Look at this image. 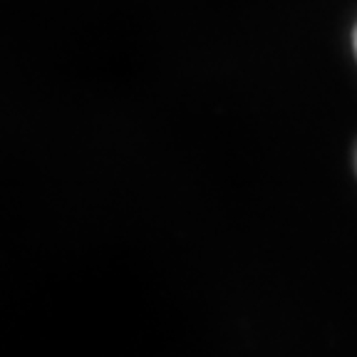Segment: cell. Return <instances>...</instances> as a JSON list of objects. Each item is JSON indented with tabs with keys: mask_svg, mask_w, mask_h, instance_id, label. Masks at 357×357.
I'll return each mask as SVG.
<instances>
[{
	"mask_svg": "<svg viewBox=\"0 0 357 357\" xmlns=\"http://www.w3.org/2000/svg\"><path fill=\"white\" fill-rule=\"evenodd\" d=\"M350 47H352V57H355V62H357V20H355V25H352V33H350Z\"/></svg>",
	"mask_w": 357,
	"mask_h": 357,
	"instance_id": "1",
	"label": "cell"
},
{
	"mask_svg": "<svg viewBox=\"0 0 357 357\" xmlns=\"http://www.w3.org/2000/svg\"><path fill=\"white\" fill-rule=\"evenodd\" d=\"M352 167H355V176H357V142H355V151H352Z\"/></svg>",
	"mask_w": 357,
	"mask_h": 357,
	"instance_id": "2",
	"label": "cell"
}]
</instances>
